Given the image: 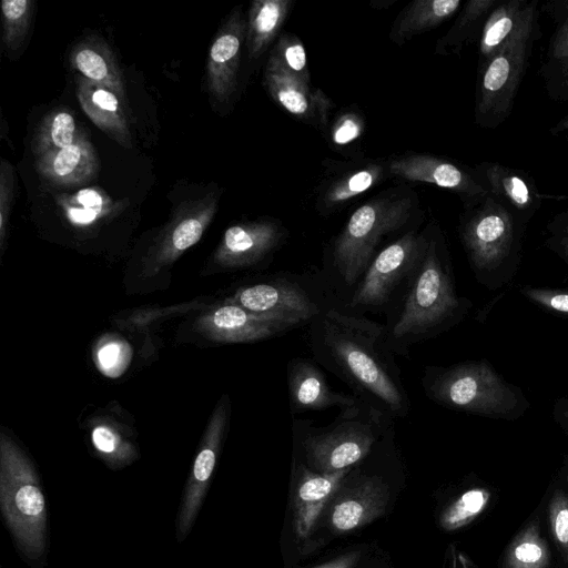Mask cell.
<instances>
[{
	"mask_svg": "<svg viewBox=\"0 0 568 568\" xmlns=\"http://www.w3.org/2000/svg\"><path fill=\"white\" fill-rule=\"evenodd\" d=\"M536 38L537 22L480 63L475 104L479 126L495 129L508 119Z\"/></svg>",
	"mask_w": 568,
	"mask_h": 568,
	"instance_id": "30bf717a",
	"label": "cell"
},
{
	"mask_svg": "<svg viewBox=\"0 0 568 568\" xmlns=\"http://www.w3.org/2000/svg\"><path fill=\"white\" fill-rule=\"evenodd\" d=\"M361 558V551H351L311 568H353Z\"/></svg>",
	"mask_w": 568,
	"mask_h": 568,
	"instance_id": "f6af8a7d",
	"label": "cell"
},
{
	"mask_svg": "<svg viewBox=\"0 0 568 568\" xmlns=\"http://www.w3.org/2000/svg\"><path fill=\"white\" fill-rule=\"evenodd\" d=\"M331 108V100L321 90L313 92L314 118L323 126H326L327 124L328 111Z\"/></svg>",
	"mask_w": 568,
	"mask_h": 568,
	"instance_id": "ee69618b",
	"label": "cell"
},
{
	"mask_svg": "<svg viewBox=\"0 0 568 568\" xmlns=\"http://www.w3.org/2000/svg\"><path fill=\"white\" fill-rule=\"evenodd\" d=\"M467 205L458 233L470 270L485 288H503L518 271L526 225L489 191Z\"/></svg>",
	"mask_w": 568,
	"mask_h": 568,
	"instance_id": "5b68a950",
	"label": "cell"
},
{
	"mask_svg": "<svg viewBox=\"0 0 568 568\" xmlns=\"http://www.w3.org/2000/svg\"><path fill=\"white\" fill-rule=\"evenodd\" d=\"M72 65L87 79L125 97L123 78L108 45L97 38H87L71 52Z\"/></svg>",
	"mask_w": 568,
	"mask_h": 568,
	"instance_id": "cb8c5ba5",
	"label": "cell"
},
{
	"mask_svg": "<svg viewBox=\"0 0 568 568\" xmlns=\"http://www.w3.org/2000/svg\"><path fill=\"white\" fill-rule=\"evenodd\" d=\"M123 351L116 343L104 345L98 354L99 363L105 371H112L122 362Z\"/></svg>",
	"mask_w": 568,
	"mask_h": 568,
	"instance_id": "7bdbcfd3",
	"label": "cell"
},
{
	"mask_svg": "<svg viewBox=\"0 0 568 568\" xmlns=\"http://www.w3.org/2000/svg\"><path fill=\"white\" fill-rule=\"evenodd\" d=\"M545 497L542 504L548 534L561 568H568V490L556 479Z\"/></svg>",
	"mask_w": 568,
	"mask_h": 568,
	"instance_id": "4dcf8cb0",
	"label": "cell"
},
{
	"mask_svg": "<svg viewBox=\"0 0 568 568\" xmlns=\"http://www.w3.org/2000/svg\"><path fill=\"white\" fill-rule=\"evenodd\" d=\"M429 230H408L385 245L343 303L351 313H384L418 266L427 247Z\"/></svg>",
	"mask_w": 568,
	"mask_h": 568,
	"instance_id": "9c48e42d",
	"label": "cell"
},
{
	"mask_svg": "<svg viewBox=\"0 0 568 568\" xmlns=\"http://www.w3.org/2000/svg\"><path fill=\"white\" fill-rule=\"evenodd\" d=\"M80 130L73 115L64 110L49 113L36 132L32 149L37 158L45 155L71 145L78 138Z\"/></svg>",
	"mask_w": 568,
	"mask_h": 568,
	"instance_id": "1f68e13d",
	"label": "cell"
},
{
	"mask_svg": "<svg viewBox=\"0 0 568 568\" xmlns=\"http://www.w3.org/2000/svg\"><path fill=\"white\" fill-rule=\"evenodd\" d=\"M286 372L292 415L331 407L341 409L359 400L355 395L334 390L315 359L294 357L287 363Z\"/></svg>",
	"mask_w": 568,
	"mask_h": 568,
	"instance_id": "4fadbf2b",
	"label": "cell"
},
{
	"mask_svg": "<svg viewBox=\"0 0 568 568\" xmlns=\"http://www.w3.org/2000/svg\"><path fill=\"white\" fill-rule=\"evenodd\" d=\"M13 172L10 163L1 161L0 173V233L1 243L4 240L6 225L9 220L13 197Z\"/></svg>",
	"mask_w": 568,
	"mask_h": 568,
	"instance_id": "ab89813d",
	"label": "cell"
},
{
	"mask_svg": "<svg viewBox=\"0 0 568 568\" xmlns=\"http://www.w3.org/2000/svg\"><path fill=\"white\" fill-rule=\"evenodd\" d=\"M471 307V301L457 292L443 233L437 226L430 227L418 266L385 312L387 342L395 355L408 357L413 345L450 331Z\"/></svg>",
	"mask_w": 568,
	"mask_h": 568,
	"instance_id": "7a4b0ae2",
	"label": "cell"
},
{
	"mask_svg": "<svg viewBox=\"0 0 568 568\" xmlns=\"http://www.w3.org/2000/svg\"><path fill=\"white\" fill-rule=\"evenodd\" d=\"M92 442L97 449L105 455L113 454L118 448V437L106 427H97L92 433Z\"/></svg>",
	"mask_w": 568,
	"mask_h": 568,
	"instance_id": "b9f144b4",
	"label": "cell"
},
{
	"mask_svg": "<svg viewBox=\"0 0 568 568\" xmlns=\"http://www.w3.org/2000/svg\"><path fill=\"white\" fill-rule=\"evenodd\" d=\"M460 6V0L413 1L395 19L389 38L398 45L404 44L413 37L438 27Z\"/></svg>",
	"mask_w": 568,
	"mask_h": 568,
	"instance_id": "d4e9b609",
	"label": "cell"
},
{
	"mask_svg": "<svg viewBox=\"0 0 568 568\" xmlns=\"http://www.w3.org/2000/svg\"><path fill=\"white\" fill-rule=\"evenodd\" d=\"M246 38V22L235 10L211 45L207 61V87L211 97L226 102L236 90L241 50Z\"/></svg>",
	"mask_w": 568,
	"mask_h": 568,
	"instance_id": "e0dca14e",
	"label": "cell"
},
{
	"mask_svg": "<svg viewBox=\"0 0 568 568\" xmlns=\"http://www.w3.org/2000/svg\"><path fill=\"white\" fill-rule=\"evenodd\" d=\"M413 206L409 196L384 195L353 212L333 240L326 257L323 276L333 292L348 298L381 252L383 241L408 222Z\"/></svg>",
	"mask_w": 568,
	"mask_h": 568,
	"instance_id": "277c9868",
	"label": "cell"
},
{
	"mask_svg": "<svg viewBox=\"0 0 568 568\" xmlns=\"http://www.w3.org/2000/svg\"><path fill=\"white\" fill-rule=\"evenodd\" d=\"M535 22H537L536 0L499 1L488 14L480 32V63Z\"/></svg>",
	"mask_w": 568,
	"mask_h": 568,
	"instance_id": "7402d4cb",
	"label": "cell"
},
{
	"mask_svg": "<svg viewBox=\"0 0 568 568\" xmlns=\"http://www.w3.org/2000/svg\"><path fill=\"white\" fill-rule=\"evenodd\" d=\"M519 293L540 308L560 316H568V288L523 285Z\"/></svg>",
	"mask_w": 568,
	"mask_h": 568,
	"instance_id": "d590c367",
	"label": "cell"
},
{
	"mask_svg": "<svg viewBox=\"0 0 568 568\" xmlns=\"http://www.w3.org/2000/svg\"><path fill=\"white\" fill-rule=\"evenodd\" d=\"M363 129L364 122L358 114L353 112L342 114L332 125V142L338 146L347 145L359 139Z\"/></svg>",
	"mask_w": 568,
	"mask_h": 568,
	"instance_id": "f35d334b",
	"label": "cell"
},
{
	"mask_svg": "<svg viewBox=\"0 0 568 568\" xmlns=\"http://www.w3.org/2000/svg\"><path fill=\"white\" fill-rule=\"evenodd\" d=\"M329 297H334L333 291L323 275L275 273L239 290L232 303L300 327L329 306L338 305Z\"/></svg>",
	"mask_w": 568,
	"mask_h": 568,
	"instance_id": "ba28073f",
	"label": "cell"
},
{
	"mask_svg": "<svg viewBox=\"0 0 568 568\" xmlns=\"http://www.w3.org/2000/svg\"><path fill=\"white\" fill-rule=\"evenodd\" d=\"M351 470L318 473L294 459L291 504L294 529L300 539L310 536L325 505L339 490Z\"/></svg>",
	"mask_w": 568,
	"mask_h": 568,
	"instance_id": "7c38bea8",
	"label": "cell"
},
{
	"mask_svg": "<svg viewBox=\"0 0 568 568\" xmlns=\"http://www.w3.org/2000/svg\"><path fill=\"white\" fill-rule=\"evenodd\" d=\"M386 173L381 163H368L346 171L329 182L321 193L317 204L323 214L338 210L353 199L379 183Z\"/></svg>",
	"mask_w": 568,
	"mask_h": 568,
	"instance_id": "484cf974",
	"label": "cell"
},
{
	"mask_svg": "<svg viewBox=\"0 0 568 568\" xmlns=\"http://www.w3.org/2000/svg\"><path fill=\"white\" fill-rule=\"evenodd\" d=\"M545 245L557 254L568 268V210L556 214L546 225Z\"/></svg>",
	"mask_w": 568,
	"mask_h": 568,
	"instance_id": "74e56055",
	"label": "cell"
},
{
	"mask_svg": "<svg viewBox=\"0 0 568 568\" xmlns=\"http://www.w3.org/2000/svg\"><path fill=\"white\" fill-rule=\"evenodd\" d=\"M37 169L53 184L74 185L91 180L99 162L91 142L80 132L71 145L37 158Z\"/></svg>",
	"mask_w": 568,
	"mask_h": 568,
	"instance_id": "44dd1931",
	"label": "cell"
},
{
	"mask_svg": "<svg viewBox=\"0 0 568 568\" xmlns=\"http://www.w3.org/2000/svg\"><path fill=\"white\" fill-rule=\"evenodd\" d=\"M567 16L556 29L547 51L548 60H560L568 58V2L566 3Z\"/></svg>",
	"mask_w": 568,
	"mask_h": 568,
	"instance_id": "60d3db41",
	"label": "cell"
},
{
	"mask_svg": "<svg viewBox=\"0 0 568 568\" xmlns=\"http://www.w3.org/2000/svg\"><path fill=\"white\" fill-rule=\"evenodd\" d=\"M314 359L353 395L396 420L410 410V400L384 325L333 305L308 324Z\"/></svg>",
	"mask_w": 568,
	"mask_h": 568,
	"instance_id": "6da1fadb",
	"label": "cell"
},
{
	"mask_svg": "<svg viewBox=\"0 0 568 568\" xmlns=\"http://www.w3.org/2000/svg\"><path fill=\"white\" fill-rule=\"evenodd\" d=\"M480 181L525 225L541 206V194L534 180L525 172L496 162L477 166Z\"/></svg>",
	"mask_w": 568,
	"mask_h": 568,
	"instance_id": "ac0fdd59",
	"label": "cell"
},
{
	"mask_svg": "<svg viewBox=\"0 0 568 568\" xmlns=\"http://www.w3.org/2000/svg\"><path fill=\"white\" fill-rule=\"evenodd\" d=\"M500 0H470L462 9L457 20L448 32L437 41L436 53H458L476 36L491 10Z\"/></svg>",
	"mask_w": 568,
	"mask_h": 568,
	"instance_id": "f546056e",
	"label": "cell"
},
{
	"mask_svg": "<svg viewBox=\"0 0 568 568\" xmlns=\"http://www.w3.org/2000/svg\"><path fill=\"white\" fill-rule=\"evenodd\" d=\"M34 2L31 0H3L1 2L3 45L8 55L19 52L28 36Z\"/></svg>",
	"mask_w": 568,
	"mask_h": 568,
	"instance_id": "d6a6232c",
	"label": "cell"
},
{
	"mask_svg": "<svg viewBox=\"0 0 568 568\" xmlns=\"http://www.w3.org/2000/svg\"><path fill=\"white\" fill-rule=\"evenodd\" d=\"M264 82L273 100L285 111L303 120L314 118L313 92L307 83L268 61Z\"/></svg>",
	"mask_w": 568,
	"mask_h": 568,
	"instance_id": "83f0119b",
	"label": "cell"
},
{
	"mask_svg": "<svg viewBox=\"0 0 568 568\" xmlns=\"http://www.w3.org/2000/svg\"><path fill=\"white\" fill-rule=\"evenodd\" d=\"M544 504L524 523L506 546L498 568H551L554 555L544 534Z\"/></svg>",
	"mask_w": 568,
	"mask_h": 568,
	"instance_id": "603a6c76",
	"label": "cell"
},
{
	"mask_svg": "<svg viewBox=\"0 0 568 568\" xmlns=\"http://www.w3.org/2000/svg\"><path fill=\"white\" fill-rule=\"evenodd\" d=\"M494 489L486 484L468 487L440 514L439 525L446 531L459 530L484 515L494 503Z\"/></svg>",
	"mask_w": 568,
	"mask_h": 568,
	"instance_id": "f1b7e54d",
	"label": "cell"
},
{
	"mask_svg": "<svg viewBox=\"0 0 568 568\" xmlns=\"http://www.w3.org/2000/svg\"><path fill=\"white\" fill-rule=\"evenodd\" d=\"M286 237L277 221L260 220L229 227L217 251L220 262L229 266H252L270 261Z\"/></svg>",
	"mask_w": 568,
	"mask_h": 568,
	"instance_id": "5bb4252c",
	"label": "cell"
},
{
	"mask_svg": "<svg viewBox=\"0 0 568 568\" xmlns=\"http://www.w3.org/2000/svg\"><path fill=\"white\" fill-rule=\"evenodd\" d=\"M110 205L109 200L94 189H82L63 202L68 219L78 225L94 222L105 214Z\"/></svg>",
	"mask_w": 568,
	"mask_h": 568,
	"instance_id": "e575fe53",
	"label": "cell"
},
{
	"mask_svg": "<svg viewBox=\"0 0 568 568\" xmlns=\"http://www.w3.org/2000/svg\"><path fill=\"white\" fill-rule=\"evenodd\" d=\"M291 0H256L252 2L246 23L248 54L257 59L278 34L291 11Z\"/></svg>",
	"mask_w": 568,
	"mask_h": 568,
	"instance_id": "4316f807",
	"label": "cell"
},
{
	"mask_svg": "<svg viewBox=\"0 0 568 568\" xmlns=\"http://www.w3.org/2000/svg\"><path fill=\"white\" fill-rule=\"evenodd\" d=\"M552 418L556 425L568 437V395L558 398L552 407Z\"/></svg>",
	"mask_w": 568,
	"mask_h": 568,
	"instance_id": "bcb514c9",
	"label": "cell"
},
{
	"mask_svg": "<svg viewBox=\"0 0 568 568\" xmlns=\"http://www.w3.org/2000/svg\"><path fill=\"white\" fill-rule=\"evenodd\" d=\"M0 509L20 555L31 566L42 567L48 552L45 497L32 464L4 440L0 459Z\"/></svg>",
	"mask_w": 568,
	"mask_h": 568,
	"instance_id": "52a82bcc",
	"label": "cell"
},
{
	"mask_svg": "<svg viewBox=\"0 0 568 568\" xmlns=\"http://www.w3.org/2000/svg\"><path fill=\"white\" fill-rule=\"evenodd\" d=\"M551 134L558 135V134H566V138L568 140V115L565 116L562 120H560L552 129Z\"/></svg>",
	"mask_w": 568,
	"mask_h": 568,
	"instance_id": "c3c4849f",
	"label": "cell"
},
{
	"mask_svg": "<svg viewBox=\"0 0 568 568\" xmlns=\"http://www.w3.org/2000/svg\"><path fill=\"white\" fill-rule=\"evenodd\" d=\"M341 487L343 494L329 509V524L336 531H352L385 511L389 489L382 477L361 475L349 487L344 483Z\"/></svg>",
	"mask_w": 568,
	"mask_h": 568,
	"instance_id": "9a60e30c",
	"label": "cell"
},
{
	"mask_svg": "<svg viewBox=\"0 0 568 568\" xmlns=\"http://www.w3.org/2000/svg\"><path fill=\"white\" fill-rule=\"evenodd\" d=\"M77 94L85 114L110 138L131 148V134L122 100L114 91L84 77H77Z\"/></svg>",
	"mask_w": 568,
	"mask_h": 568,
	"instance_id": "ffe728a7",
	"label": "cell"
},
{
	"mask_svg": "<svg viewBox=\"0 0 568 568\" xmlns=\"http://www.w3.org/2000/svg\"><path fill=\"white\" fill-rule=\"evenodd\" d=\"M395 425V420L359 399L339 409L329 424L315 426L311 420H293L295 450L303 464L318 473L353 468Z\"/></svg>",
	"mask_w": 568,
	"mask_h": 568,
	"instance_id": "8992f818",
	"label": "cell"
},
{
	"mask_svg": "<svg viewBox=\"0 0 568 568\" xmlns=\"http://www.w3.org/2000/svg\"><path fill=\"white\" fill-rule=\"evenodd\" d=\"M296 324L252 313L231 303L216 308L209 317V329L224 342H255L282 335Z\"/></svg>",
	"mask_w": 568,
	"mask_h": 568,
	"instance_id": "d6986e66",
	"label": "cell"
},
{
	"mask_svg": "<svg viewBox=\"0 0 568 568\" xmlns=\"http://www.w3.org/2000/svg\"><path fill=\"white\" fill-rule=\"evenodd\" d=\"M557 480L568 490V456H564L561 466L558 470Z\"/></svg>",
	"mask_w": 568,
	"mask_h": 568,
	"instance_id": "7dc6e473",
	"label": "cell"
},
{
	"mask_svg": "<svg viewBox=\"0 0 568 568\" xmlns=\"http://www.w3.org/2000/svg\"><path fill=\"white\" fill-rule=\"evenodd\" d=\"M422 387L439 406L490 419L515 422L530 408L521 388L506 381L486 359L426 366Z\"/></svg>",
	"mask_w": 568,
	"mask_h": 568,
	"instance_id": "3957f363",
	"label": "cell"
},
{
	"mask_svg": "<svg viewBox=\"0 0 568 568\" xmlns=\"http://www.w3.org/2000/svg\"><path fill=\"white\" fill-rule=\"evenodd\" d=\"M388 172L402 180L425 182L459 194L467 204L488 193L484 183L456 163L428 155L410 154L395 158L388 163Z\"/></svg>",
	"mask_w": 568,
	"mask_h": 568,
	"instance_id": "8fae6325",
	"label": "cell"
},
{
	"mask_svg": "<svg viewBox=\"0 0 568 568\" xmlns=\"http://www.w3.org/2000/svg\"><path fill=\"white\" fill-rule=\"evenodd\" d=\"M548 95L554 100H568V58L547 60L541 68Z\"/></svg>",
	"mask_w": 568,
	"mask_h": 568,
	"instance_id": "8d00e7d4",
	"label": "cell"
},
{
	"mask_svg": "<svg viewBox=\"0 0 568 568\" xmlns=\"http://www.w3.org/2000/svg\"><path fill=\"white\" fill-rule=\"evenodd\" d=\"M225 413L223 405L212 420L209 435L194 460L176 517L175 532L179 542L189 536L205 498L220 449Z\"/></svg>",
	"mask_w": 568,
	"mask_h": 568,
	"instance_id": "2e32d148",
	"label": "cell"
},
{
	"mask_svg": "<svg viewBox=\"0 0 568 568\" xmlns=\"http://www.w3.org/2000/svg\"><path fill=\"white\" fill-rule=\"evenodd\" d=\"M267 61L310 84L306 51L297 36L281 34Z\"/></svg>",
	"mask_w": 568,
	"mask_h": 568,
	"instance_id": "836d02e7",
	"label": "cell"
}]
</instances>
